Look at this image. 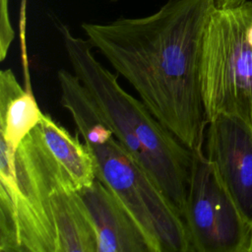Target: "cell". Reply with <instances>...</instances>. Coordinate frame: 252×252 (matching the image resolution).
I'll return each mask as SVG.
<instances>
[{
	"mask_svg": "<svg viewBox=\"0 0 252 252\" xmlns=\"http://www.w3.org/2000/svg\"><path fill=\"white\" fill-rule=\"evenodd\" d=\"M60 103L93 155L96 178L124 204L152 252H191L182 216L147 171L121 146L78 77L59 69Z\"/></svg>",
	"mask_w": 252,
	"mask_h": 252,
	"instance_id": "obj_3",
	"label": "cell"
},
{
	"mask_svg": "<svg viewBox=\"0 0 252 252\" xmlns=\"http://www.w3.org/2000/svg\"><path fill=\"white\" fill-rule=\"evenodd\" d=\"M216 8V0H167L146 17L82 24L93 47L191 151L204 149L208 121L199 67L204 32Z\"/></svg>",
	"mask_w": 252,
	"mask_h": 252,
	"instance_id": "obj_1",
	"label": "cell"
},
{
	"mask_svg": "<svg viewBox=\"0 0 252 252\" xmlns=\"http://www.w3.org/2000/svg\"><path fill=\"white\" fill-rule=\"evenodd\" d=\"M249 252H252V243H251V247H250V250H249Z\"/></svg>",
	"mask_w": 252,
	"mask_h": 252,
	"instance_id": "obj_12",
	"label": "cell"
},
{
	"mask_svg": "<svg viewBox=\"0 0 252 252\" xmlns=\"http://www.w3.org/2000/svg\"><path fill=\"white\" fill-rule=\"evenodd\" d=\"M248 0H216L217 7L219 8H229V7H235L238 5H241Z\"/></svg>",
	"mask_w": 252,
	"mask_h": 252,
	"instance_id": "obj_11",
	"label": "cell"
},
{
	"mask_svg": "<svg viewBox=\"0 0 252 252\" xmlns=\"http://www.w3.org/2000/svg\"><path fill=\"white\" fill-rule=\"evenodd\" d=\"M41 112L30 88L24 89L11 69L0 72V135L14 150L39 124Z\"/></svg>",
	"mask_w": 252,
	"mask_h": 252,
	"instance_id": "obj_9",
	"label": "cell"
},
{
	"mask_svg": "<svg viewBox=\"0 0 252 252\" xmlns=\"http://www.w3.org/2000/svg\"><path fill=\"white\" fill-rule=\"evenodd\" d=\"M204 152L252 230V133L238 119L219 115L206 129Z\"/></svg>",
	"mask_w": 252,
	"mask_h": 252,
	"instance_id": "obj_7",
	"label": "cell"
},
{
	"mask_svg": "<svg viewBox=\"0 0 252 252\" xmlns=\"http://www.w3.org/2000/svg\"><path fill=\"white\" fill-rule=\"evenodd\" d=\"M0 252H58L53 189L69 176L37 125L14 150L1 140Z\"/></svg>",
	"mask_w": 252,
	"mask_h": 252,
	"instance_id": "obj_4",
	"label": "cell"
},
{
	"mask_svg": "<svg viewBox=\"0 0 252 252\" xmlns=\"http://www.w3.org/2000/svg\"><path fill=\"white\" fill-rule=\"evenodd\" d=\"M92 217L97 252H152L149 241L121 200L99 179L78 190Z\"/></svg>",
	"mask_w": 252,
	"mask_h": 252,
	"instance_id": "obj_8",
	"label": "cell"
},
{
	"mask_svg": "<svg viewBox=\"0 0 252 252\" xmlns=\"http://www.w3.org/2000/svg\"><path fill=\"white\" fill-rule=\"evenodd\" d=\"M38 126L46 146L77 190L91 186L96 179L95 163L86 144L78 139V135L72 136L47 113H43Z\"/></svg>",
	"mask_w": 252,
	"mask_h": 252,
	"instance_id": "obj_10",
	"label": "cell"
},
{
	"mask_svg": "<svg viewBox=\"0 0 252 252\" xmlns=\"http://www.w3.org/2000/svg\"><path fill=\"white\" fill-rule=\"evenodd\" d=\"M64 48L73 73L88 91L109 129L128 154L147 171L179 214L184 215L192 151L118 83L93 53L88 39L60 24Z\"/></svg>",
	"mask_w": 252,
	"mask_h": 252,
	"instance_id": "obj_2",
	"label": "cell"
},
{
	"mask_svg": "<svg viewBox=\"0 0 252 252\" xmlns=\"http://www.w3.org/2000/svg\"><path fill=\"white\" fill-rule=\"evenodd\" d=\"M191 252H249L252 230L204 149L192 151L183 215Z\"/></svg>",
	"mask_w": 252,
	"mask_h": 252,
	"instance_id": "obj_6",
	"label": "cell"
},
{
	"mask_svg": "<svg viewBox=\"0 0 252 252\" xmlns=\"http://www.w3.org/2000/svg\"><path fill=\"white\" fill-rule=\"evenodd\" d=\"M199 73L208 123L226 115L252 133V2L214 10L204 32Z\"/></svg>",
	"mask_w": 252,
	"mask_h": 252,
	"instance_id": "obj_5",
	"label": "cell"
}]
</instances>
